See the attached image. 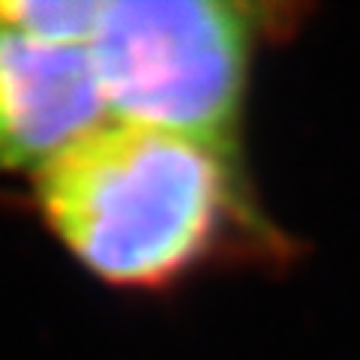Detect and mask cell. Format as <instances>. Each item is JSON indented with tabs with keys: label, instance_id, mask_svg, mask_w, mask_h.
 <instances>
[{
	"label": "cell",
	"instance_id": "1",
	"mask_svg": "<svg viewBox=\"0 0 360 360\" xmlns=\"http://www.w3.org/2000/svg\"><path fill=\"white\" fill-rule=\"evenodd\" d=\"M231 162L184 135L105 120L39 168L37 198L87 270L153 288L210 250L231 205Z\"/></svg>",
	"mask_w": 360,
	"mask_h": 360
},
{
	"label": "cell",
	"instance_id": "2",
	"mask_svg": "<svg viewBox=\"0 0 360 360\" xmlns=\"http://www.w3.org/2000/svg\"><path fill=\"white\" fill-rule=\"evenodd\" d=\"M252 6L229 0H105L87 51L108 120L174 132L234 160Z\"/></svg>",
	"mask_w": 360,
	"mask_h": 360
},
{
	"label": "cell",
	"instance_id": "3",
	"mask_svg": "<svg viewBox=\"0 0 360 360\" xmlns=\"http://www.w3.org/2000/svg\"><path fill=\"white\" fill-rule=\"evenodd\" d=\"M108 120L87 49L0 25V172H33Z\"/></svg>",
	"mask_w": 360,
	"mask_h": 360
},
{
	"label": "cell",
	"instance_id": "4",
	"mask_svg": "<svg viewBox=\"0 0 360 360\" xmlns=\"http://www.w3.org/2000/svg\"><path fill=\"white\" fill-rule=\"evenodd\" d=\"M105 0H0V25L49 45L87 49Z\"/></svg>",
	"mask_w": 360,
	"mask_h": 360
}]
</instances>
